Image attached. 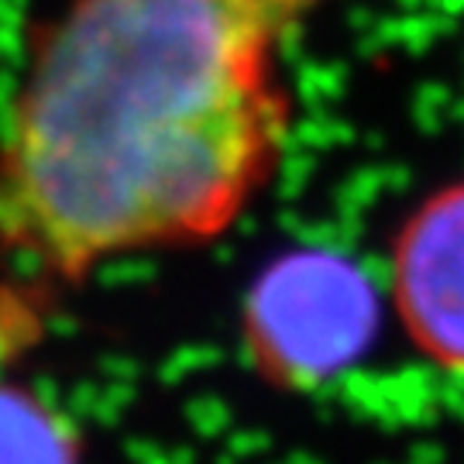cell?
<instances>
[{"mask_svg": "<svg viewBox=\"0 0 464 464\" xmlns=\"http://www.w3.org/2000/svg\"><path fill=\"white\" fill-rule=\"evenodd\" d=\"M324 0H66L0 121V266L45 289L220 241L276 183Z\"/></svg>", "mask_w": 464, "mask_h": 464, "instance_id": "1", "label": "cell"}, {"mask_svg": "<svg viewBox=\"0 0 464 464\" xmlns=\"http://www.w3.org/2000/svg\"><path fill=\"white\" fill-rule=\"evenodd\" d=\"M379 327V293L331 248L279 255L241 310V348L276 392H310L354 365Z\"/></svg>", "mask_w": 464, "mask_h": 464, "instance_id": "2", "label": "cell"}, {"mask_svg": "<svg viewBox=\"0 0 464 464\" xmlns=\"http://www.w3.org/2000/svg\"><path fill=\"white\" fill-rule=\"evenodd\" d=\"M392 299L416 348L464 375V183L423 199L399 227Z\"/></svg>", "mask_w": 464, "mask_h": 464, "instance_id": "3", "label": "cell"}, {"mask_svg": "<svg viewBox=\"0 0 464 464\" xmlns=\"http://www.w3.org/2000/svg\"><path fill=\"white\" fill-rule=\"evenodd\" d=\"M0 464H80V433L24 382H0Z\"/></svg>", "mask_w": 464, "mask_h": 464, "instance_id": "4", "label": "cell"}]
</instances>
